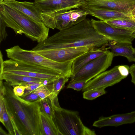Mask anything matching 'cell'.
I'll use <instances>...</instances> for the list:
<instances>
[{
  "instance_id": "obj_39",
  "label": "cell",
  "mask_w": 135,
  "mask_h": 135,
  "mask_svg": "<svg viewBox=\"0 0 135 135\" xmlns=\"http://www.w3.org/2000/svg\"><path fill=\"white\" fill-rule=\"evenodd\" d=\"M8 0H0V3H1L4 1H8Z\"/></svg>"
},
{
  "instance_id": "obj_33",
  "label": "cell",
  "mask_w": 135,
  "mask_h": 135,
  "mask_svg": "<svg viewBox=\"0 0 135 135\" xmlns=\"http://www.w3.org/2000/svg\"><path fill=\"white\" fill-rule=\"evenodd\" d=\"M9 115L10 118L15 135H21V134L18 129L13 118L11 115L9 114Z\"/></svg>"
},
{
  "instance_id": "obj_21",
  "label": "cell",
  "mask_w": 135,
  "mask_h": 135,
  "mask_svg": "<svg viewBox=\"0 0 135 135\" xmlns=\"http://www.w3.org/2000/svg\"><path fill=\"white\" fill-rule=\"evenodd\" d=\"M40 115L44 135H60L52 118L41 112Z\"/></svg>"
},
{
  "instance_id": "obj_11",
  "label": "cell",
  "mask_w": 135,
  "mask_h": 135,
  "mask_svg": "<svg viewBox=\"0 0 135 135\" xmlns=\"http://www.w3.org/2000/svg\"><path fill=\"white\" fill-rule=\"evenodd\" d=\"M125 78L120 73L118 66L105 71L88 81L82 90L84 91L94 89H105L112 86Z\"/></svg>"
},
{
  "instance_id": "obj_3",
  "label": "cell",
  "mask_w": 135,
  "mask_h": 135,
  "mask_svg": "<svg viewBox=\"0 0 135 135\" xmlns=\"http://www.w3.org/2000/svg\"><path fill=\"white\" fill-rule=\"evenodd\" d=\"M0 17L7 27L12 28L16 34H23L38 43L48 37L49 28L44 23L36 21L3 3H0Z\"/></svg>"
},
{
  "instance_id": "obj_24",
  "label": "cell",
  "mask_w": 135,
  "mask_h": 135,
  "mask_svg": "<svg viewBox=\"0 0 135 135\" xmlns=\"http://www.w3.org/2000/svg\"><path fill=\"white\" fill-rule=\"evenodd\" d=\"M41 112L52 118L53 114V106L51 100L49 98L41 99L40 101Z\"/></svg>"
},
{
  "instance_id": "obj_10",
  "label": "cell",
  "mask_w": 135,
  "mask_h": 135,
  "mask_svg": "<svg viewBox=\"0 0 135 135\" xmlns=\"http://www.w3.org/2000/svg\"><path fill=\"white\" fill-rule=\"evenodd\" d=\"M98 48L92 47H83L44 50L34 51L53 61L65 62L73 61L88 51Z\"/></svg>"
},
{
  "instance_id": "obj_20",
  "label": "cell",
  "mask_w": 135,
  "mask_h": 135,
  "mask_svg": "<svg viewBox=\"0 0 135 135\" xmlns=\"http://www.w3.org/2000/svg\"><path fill=\"white\" fill-rule=\"evenodd\" d=\"M0 121L8 131L9 135H15L5 103L3 94L2 92H0Z\"/></svg>"
},
{
  "instance_id": "obj_32",
  "label": "cell",
  "mask_w": 135,
  "mask_h": 135,
  "mask_svg": "<svg viewBox=\"0 0 135 135\" xmlns=\"http://www.w3.org/2000/svg\"><path fill=\"white\" fill-rule=\"evenodd\" d=\"M26 88L24 94L25 95L33 91L40 86H42L40 84H36L30 85H25Z\"/></svg>"
},
{
  "instance_id": "obj_14",
  "label": "cell",
  "mask_w": 135,
  "mask_h": 135,
  "mask_svg": "<svg viewBox=\"0 0 135 135\" xmlns=\"http://www.w3.org/2000/svg\"><path fill=\"white\" fill-rule=\"evenodd\" d=\"M135 122V111L127 113L115 114L107 117H101L94 122L93 126L98 128L107 126L117 127Z\"/></svg>"
},
{
  "instance_id": "obj_8",
  "label": "cell",
  "mask_w": 135,
  "mask_h": 135,
  "mask_svg": "<svg viewBox=\"0 0 135 135\" xmlns=\"http://www.w3.org/2000/svg\"><path fill=\"white\" fill-rule=\"evenodd\" d=\"M113 57L112 52L108 50L104 54L89 62L73 74L70 82L85 81L87 82L110 66Z\"/></svg>"
},
{
  "instance_id": "obj_18",
  "label": "cell",
  "mask_w": 135,
  "mask_h": 135,
  "mask_svg": "<svg viewBox=\"0 0 135 135\" xmlns=\"http://www.w3.org/2000/svg\"><path fill=\"white\" fill-rule=\"evenodd\" d=\"M99 6L119 11H131L135 6V0H101Z\"/></svg>"
},
{
  "instance_id": "obj_23",
  "label": "cell",
  "mask_w": 135,
  "mask_h": 135,
  "mask_svg": "<svg viewBox=\"0 0 135 135\" xmlns=\"http://www.w3.org/2000/svg\"><path fill=\"white\" fill-rule=\"evenodd\" d=\"M69 79V78L61 76L53 81L52 84L51 100L58 98V94L64 87L65 84L68 81Z\"/></svg>"
},
{
  "instance_id": "obj_2",
  "label": "cell",
  "mask_w": 135,
  "mask_h": 135,
  "mask_svg": "<svg viewBox=\"0 0 135 135\" xmlns=\"http://www.w3.org/2000/svg\"><path fill=\"white\" fill-rule=\"evenodd\" d=\"M2 92L8 114L13 118L21 135H44L40 101H27L14 94L12 86L3 83Z\"/></svg>"
},
{
  "instance_id": "obj_36",
  "label": "cell",
  "mask_w": 135,
  "mask_h": 135,
  "mask_svg": "<svg viewBox=\"0 0 135 135\" xmlns=\"http://www.w3.org/2000/svg\"><path fill=\"white\" fill-rule=\"evenodd\" d=\"M9 135V134H7L2 129L1 126L0 128V135Z\"/></svg>"
},
{
  "instance_id": "obj_1",
  "label": "cell",
  "mask_w": 135,
  "mask_h": 135,
  "mask_svg": "<svg viewBox=\"0 0 135 135\" xmlns=\"http://www.w3.org/2000/svg\"><path fill=\"white\" fill-rule=\"evenodd\" d=\"M108 41L99 35L93 26L91 20L86 18L70 28L60 31L38 43L34 51L61 48L92 47L100 48Z\"/></svg>"
},
{
  "instance_id": "obj_27",
  "label": "cell",
  "mask_w": 135,
  "mask_h": 135,
  "mask_svg": "<svg viewBox=\"0 0 135 135\" xmlns=\"http://www.w3.org/2000/svg\"><path fill=\"white\" fill-rule=\"evenodd\" d=\"M87 82L85 81H79L70 82L68 85L67 88H71L78 91L82 90Z\"/></svg>"
},
{
  "instance_id": "obj_9",
  "label": "cell",
  "mask_w": 135,
  "mask_h": 135,
  "mask_svg": "<svg viewBox=\"0 0 135 135\" xmlns=\"http://www.w3.org/2000/svg\"><path fill=\"white\" fill-rule=\"evenodd\" d=\"M93 27L100 35L109 41L132 44L135 38V31L112 26L105 21L91 19Z\"/></svg>"
},
{
  "instance_id": "obj_40",
  "label": "cell",
  "mask_w": 135,
  "mask_h": 135,
  "mask_svg": "<svg viewBox=\"0 0 135 135\" xmlns=\"http://www.w3.org/2000/svg\"><path fill=\"white\" fill-rule=\"evenodd\" d=\"M133 51L134 56H135V48H133Z\"/></svg>"
},
{
  "instance_id": "obj_29",
  "label": "cell",
  "mask_w": 135,
  "mask_h": 135,
  "mask_svg": "<svg viewBox=\"0 0 135 135\" xmlns=\"http://www.w3.org/2000/svg\"><path fill=\"white\" fill-rule=\"evenodd\" d=\"M20 97L25 100L30 102L40 101L41 99L37 94L32 92Z\"/></svg>"
},
{
  "instance_id": "obj_26",
  "label": "cell",
  "mask_w": 135,
  "mask_h": 135,
  "mask_svg": "<svg viewBox=\"0 0 135 135\" xmlns=\"http://www.w3.org/2000/svg\"><path fill=\"white\" fill-rule=\"evenodd\" d=\"M105 89H94L84 91L83 97L84 99L93 100L105 94L106 93Z\"/></svg>"
},
{
  "instance_id": "obj_35",
  "label": "cell",
  "mask_w": 135,
  "mask_h": 135,
  "mask_svg": "<svg viewBox=\"0 0 135 135\" xmlns=\"http://www.w3.org/2000/svg\"><path fill=\"white\" fill-rule=\"evenodd\" d=\"M4 61L3 59V55L1 51L0 52V74L2 71L3 65Z\"/></svg>"
},
{
  "instance_id": "obj_30",
  "label": "cell",
  "mask_w": 135,
  "mask_h": 135,
  "mask_svg": "<svg viewBox=\"0 0 135 135\" xmlns=\"http://www.w3.org/2000/svg\"><path fill=\"white\" fill-rule=\"evenodd\" d=\"M13 87V90L15 95L19 97L23 95L26 88L25 85H16Z\"/></svg>"
},
{
  "instance_id": "obj_38",
  "label": "cell",
  "mask_w": 135,
  "mask_h": 135,
  "mask_svg": "<svg viewBox=\"0 0 135 135\" xmlns=\"http://www.w3.org/2000/svg\"><path fill=\"white\" fill-rule=\"evenodd\" d=\"M46 0H35V2H38L45 1Z\"/></svg>"
},
{
  "instance_id": "obj_4",
  "label": "cell",
  "mask_w": 135,
  "mask_h": 135,
  "mask_svg": "<svg viewBox=\"0 0 135 135\" xmlns=\"http://www.w3.org/2000/svg\"><path fill=\"white\" fill-rule=\"evenodd\" d=\"M7 57L15 60L30 62L52 69L68 78L72 76L73 61L60 62L48 59L31 50L22 49L18 45L5 50Z\"/></svg>"
},
{
  "instance_id": "obj_31",
  "label": "cell",
  "mask_w": 135,
  "mask_h": 135,
  "mask_svg": "<svg viewBox=\"0 0 135 135\" xmlns=\"http://www.w3.org/2000/svg\"><path fill=\"white\" fill-rule=\"evenodd\" d=\"M129 67L127 65H122L118 66V69L121 75L126 78L128 75L129 73Z\"/></svg>"
},
{
  "instance_id": "obj_19",
  "label": "cell",
  "mask_w": 135,
  "mask_h": 135,
  "mask_svg": "<svg viewBox=\"0 0 135 135\" xmlns=\"http://www.w3.org/2000/svg\"><path fill=\"white\" fill-rule=\"evenodd\" d=\"M0 80H4L12 86L19 85L22 83L40 82L44 80L6 72H3L0 74Z\"/></svg>"
},
{
  "instance_id": "obj_17",
  "label": "cell",
  "mask_w": 135,
  "mask_h": 135,
  "mask_svg": "<svg viewBox=\"0 0 135 135\" xmlns=\"http://www.w3.org/2000/svg\"><path fill=\"white\" fill-rule=\"evenodd\" d=\"M114 43L110 42L108 44L109 49L111 50L114 57L122 56L126 57L129 62H135L134 48L132 44L115 42H114Z\"/></svg>"
},
{
  "instance_id": "obj_25",
  "label": "cell",
  "mask_w": 135,
  "mask_h": 135,
  "mask_svg": "<svg viewBox=\"0 0 135 135\" xmlns=\"http://www.w3.org/2000/svg\"><path fill=\"white\" fill-rule=\"evenodd\" d=\"M52 83L41 86L32 92L37 94L42 99L47 98L50 99L52 94Z\"/></svg>"
},
{
  "instance_id": "obj_6",
  "label": "cell",
  "mask_w": 135,
  "mask_h": 135,
  "mask_svg": "<svg viewBox=\"0 0 135 135\" xmlns=\"http://www.w3.org/2000/svg\"><path fill=\"white\" fill-rule=\"evenodd\" d=\"M89 15L82 7L69 10H61L42 13V22L48 28L60 30L70 28L86 18Z\"/></svg>"
},
{
  "instance_id": "obj_7",
  "label": "cell",
  "mask_w": 135,
  "mask_h": 135,
  "mask_svg": "<svg viewBox=\"0 0 135 135\" xmlns=\"http://www.w3.org/2000/svg\"><path fill=\"white\" fill-rule=\"evenodd\" d=\"M4 72L42 80H55L62 76L56 71L45 67L11 59L4 61L2 73Z\"/></svg>"
},
{
  "instance_id": "obj_13",
  "label": "cell",
  "mask_w": 135,
  "mask_h": 135,
  "mask_svg": "<svg viewBox=\"0 0 135 135\" xmlns=\"http://www.w3.org/2000/svg\"><path fill=\"white\" fill-rule=\"evenodd\" d=\"M35 3L42 13L69 10L80 8L83 4L82 0H46Z\"/></svg>"
},
{
  "instance_id": "obj_12",
  "label": "cell",
  "mask_w": 135,
  "mask_h": 135,
  "mask_svg": "<svg viewBox=\"0 0 135 135\" xmlns=\"http://www.w3.org/2000/svg\"><path fill=\"white\" fill-rule=\"evenodd\" d=\"M81 7L86 11L89 15L104 21L120 19L134 18L132 15V11H119L85 6H82Z\"/></svg>"
},
{
  "instance_id": "obj_37",
  "label": "cell",
  "mask_w": 135,
  "mask_h": 135,
  "mask_svg": "<svg viewBox=\"0 0 135 135\" xmlns=\"http://www.w3.org/2000/svg\"><path fill=\"white\" fill-rule=\"evenodd\" d=\"M132 12L134 18L135 19V6L132 10Z\"/></svg>"
},
{
  "instance_id": "obj_28",
  "label": "cell",
  "mask_w": 135,
  "mask_h": 135,
  "mask_svg": "<svg viewBox=\"0 0 135 135\" xmlns=\"http://www.w3.org/2000/svg\"><path fill=\"white\" fill-rule=\"evenodd\" d=\"M6 25L2 19L0 17V43L5 40L8 35L6 31Z\"/></svg>"
},
{
  "instance_id": "obj_16",
  "label": "cell",
  "mask_w": 135,
  "mask_h": 135,
  "mask_svg": "<svg viewBox=\"0 0 135 135\" xmlns=\"http://www.w3.org/2000/svg\"><path fill=\"white\" fill-rule=\"evenodd\" d=\"M107 45L89 51L73 60L72 65V75L89 62L105 53L109 49V47H106Z\"/></svg>"
},
{
  "instance_id": "obj_15",
  "label": "cell",
  "mask_w": 135,
  "mask_h": 135,
  "mask_svg": "<svg viewBox=\"0 0 135 135\" xmlns=\"http://www.w3.org/2000/svg\"><path fill=\"white\" fill-rule=\"evenodd\" d=\"M2 3L15 9L36 21L43 22L41 16L42 12L35 2H21L15 0H9Z\"/></svg>"
},
{
  "instance_id": "obj_5",
  "label": "cell",
  "mask_w": 135,
  "mask_h": 135,
  "mask_svg": "<svg viewBox=\"0 0 135 135\" xmlns=\"http://www.w3.org/2000/svg\"><path fill=\"white\" fill-rule=\"evenodd\" d=\"M53 120L60 135H94L83 123L77 112L53 106Z\"/></svg>"
},
{
  "instance_id": "obj_22",
  "label": "cell",
  "mask_w": 135,
  "mask_h": 135,
  "mask_svg": "<svg viewBox=\"0 0 135 135\" xmlns=\"http://www.w3.org/2000/svg\"><path fill=\"white\" fill-rule=\"evenodd\" d=\"M113 26L135 31V19L123 18L105 21Z\"/></svg>"
},
{
  "instance_id": "obj_34",
  "label": "cell",
  "mask_w": 135,
  "mask_h": 135,
  "mask_svg": "<svg viewBox=\"0 0 135 135\" xmlns=\"http://www.w3.org/2000/svg\"><path fill=\"white\" fill-rule=\"evenodd\" d=\"M129 73L131 76V82L135 85V64L129 67Z\"/></svg>"
}]
</instances>
